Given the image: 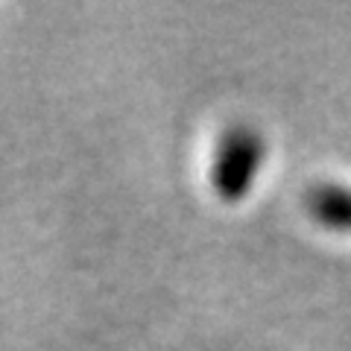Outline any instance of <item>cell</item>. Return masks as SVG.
Here are the masks:
<instances>
[{
  "mask_svg": "<svg viewBox=\"0 0 351 351\" xmlns=\"http://www.w3.org/2000/svg\"><path fill=\"white\" fill-rule=\"evenodd\" d=\"M263 161V141L252 126H228L214 152L211 184L219 199L237 202L249 193Z\"/></svg>",
  "mask_w": 351,
  "mask_h": 351,
  "instance_id": "obj_1",
  "label": "cell"
},
{
  "mask_svg": "<svg viewBox=\"0 0 351 351\" xmlns=\"http://www.w3.org/2000/svg\"><path fill=\"white\" fill-rule=\"evenodd\" d=\"M313 219L328 228H351V191L339 184H319L307 199Z\"/></svg>",
  "mask_w": 351,
  "mask_h": 351,
  "instance_id": "obj_2",
  "label": "cell"
}]
</instances>
